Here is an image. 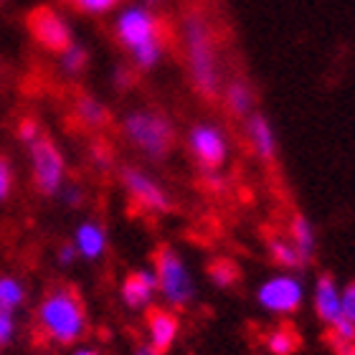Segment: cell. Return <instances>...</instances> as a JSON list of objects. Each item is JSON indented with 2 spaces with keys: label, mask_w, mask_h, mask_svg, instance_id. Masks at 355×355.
<instances>
[{
  "label": "cell",
  "mask_w": 355,
  "mask_h": 355,
  "mask_svg": "<svg viewBox=\"0 0 355 355\" xmlns=\"http://www.w3.org/2000/svg\"><path fill=\"white\" fill-rule=\"evenodd\" d=\"M36 330L56 348H71L89 330V315L82 295L69 284L46 289L36 307Z\"/></svg>",
  "instance_id": "1"
},
{
  "label": "cell",
  "mask_w": 355,
  "mask_h": 355,
  "mask_svg": "<svg viewBox=\"0 0 355 355\" xmlns=\"http://www.w3.org/2000/svg\"><path fill=\"white\" fill-rule=\"evenodd\" d=\"M114 38L122 49L132 53L135 67L150 71L163 59L165 26L148 8H127L114 23Z\"/></svg>",
  "instance_id": "2"
},
{
  "label": "cell",
  "mask_w": 355,
  "mask_h": 355,
  "mask_svg": "<svg viewBox=\"0 0 355 355\" xmlns=\"http://www.w3.org/2000/svg\"><path fill=\"white\" fill-rule=\"evenodd\" d=\"M185 59L191 69V82L203 99L214 102L218 94V69H216V49L211 28L200 13H188L183 21Z\"/></svg>",
  "instance_id": "3"
},
{
  "label": "cell",
  "mask_w": 355,
  "mask_h": 355,
  "mask_svg": "<svg viewBox=\"0 0 355 355\" xmlns=\"http://www.w3.org/2000/svg\"><path fill=\"white\" fill-rule=\"evenodd\" d=\"M127 142L150 160H165L175 145V130L171 119L155 110H132L122 119Z\"/></svg>",
  "instance_id": "4"
},
{
  "label": "cell",
  "mask_w": 355,
  "mask_h": 355,
  "mask_svg": "<svg viewBox=\"0 0 355 355\" xmlns=\"http://www.w3.org/2000/svg\"><path fill=\"white\" fill-rule=\"evenodd\" d=\"M153 274L157 282V295L171 310H183L196 297V284L185 266L183 257L171 244H157L153 252Z\"/></svg>",
  "instance_id": "5"
},
{
  "label": "cell",
  "mask_w": 355,
  "mask_h": 355,
  "mask_svg": "<svg viewBox=\"0 0 355 355\" xmlns=\"http://www.w3.org/2000/svg\"><path fill=\"white\" fill-rule=\"evenodd\" d=\"M31 155V183L41 198H53L59 196L64 183H67V157L61 148L49 137L41 135L38 140L28 145Z\"/></svg>",
  "instance_id": "6"
},
{
  "label": "cell",
  "mask_w": 355,
  "mask_h": 355,
  "mask_svg": "<svg viewBox=\"0 0 355 355\" xmlns=\"http://www.w3.org/2000/svg\"><path fill=\"white\" fill-rule=\"evenodd\" d=\"M26 31L28 36L36 41L44 51L59 56L74 44V33H71V26L67 23V18L56 10L53 6H33L26 13Z\"/></svg>",
  "instance_id": "7"
},
{
  "label": "cell",
  "mask_w": 355,
  "mask_h": 355,
  "mask_svg": "<svg viewBox=\"0 0 355 355\" xmlns=\"http://www.w3.org/2000/svg\"><path fill=\"white\" fill-rule=\"evenodd\" d=\"M119 180L125 185V191L130 193V198H132L142 211H150V214H168L173 208L168 193H165L148 173H142L140 168L125 165V168L119 171Z\"/></svg>",
  "instance_id": "8"
},
{
  "label": "cell",
  "mask_w": 355,
  "mask_h": 355,
  "mask_svg": "<svg viewBox=\"0 0 355 355\" xmlns=\"http://www.w3.org/2000/svg\"><path fill=\"white\" fill-rule=\"evenodd\" d=\"M259 304L266 312L274 315H292L300 310L302 304V284L295 277H272L269 282H264L257 295Z\"/></svg>",
  "instance_id": "9"
},
{
  "label": "cell",
  "mask_w": 355,
  "mask_h": 355,
  "mask_svg": "<svg viewBox=\"0 0 355 355\" xmlns=\"http://www.w3.org/2000/svg\"><path fill=\"white\" fill-rule=\"evenodd\" d=\"M178 333H180V320L175 310L171 307H148L145 310V335H148V345L155 348L157 353H168L175 345Z\"/></svg>",
  "instance_id": "10"
},
{
  "label": "cell",
  "mask_w": 355,
  "mask_h": 355,
  "mask_svg": "<svg viewBox=\"0 0 355 355\" xmlns=\"http://www.w3.org/2000/svg\"><path fill=\"white\" fill-rule=\"evenodd\" d=\"M191 150L200 168L206 171H218L226 160V142H223L221 132L211 125H198L191 130Z\"/></svg>",
  "instance_id": "11"
},
{
  "label": "cell",
  "mask_w": 355,
  "mask_h": 355,
  "mask_svg": "<svg viewBox=\"0 0 355 355\" xmlns=\"http://www.w3.org/2000/svg\"><path fill=\"white\" fill-rule=\"evenodd\" d=\"M157 295V282L153 269H135V272L125 274V279L119 284V297L125 307L130 310H148L153 307Z\"/></svg>",
  "instance_id": "12"
},
{
  "label": "cell",
  "mask_w": 355,
  "mask_h": 355,
  "mask_svg": "<svg viewBox=\"0 0 355 355\" xmlns=\"http://www.w3.org/2000/svg\"><path fill=\"white\" fill-rule=\"evenodd\" d=\"M74 249L79 254V259L96 261L102 259L104 252H107V231L99 221H84L79 223V229L74 231Z\"/></svg>",
  "instance_id": "13"
},
{
  "label": "cell",
  "mask_w": 355,
  "mask_h": 355,
  "mask_svg": "<svg viewBox=\"0 0 355 355\" xmlns=\"http://www.w3.org/2000/svg\"><path fill=\"white\" fill-rule=\"evenodd\" d=\"M315 312H318V318L322 320L327 327L335 325V322L343 318L340 292H338L335 279L330 274H322L318 279V287H315Z\"/></svg>",
  "instance_id": "14"
},
{
  "label": "cell",
  "mask_w": 355,
  "mask_h": 355,
  "mask_svg": "<svg viewBox=\"0 0 355 355\" xmlns=\"http://www.w3.org/2000/svg\"><path fill=\"white\" fill-rule=\"evenodd\" d=\"M74 117L89 130H102L112 122V112L94 94H79L74 99Z\"/></svg>",
  "instance_id": "15"
},
{
  "label": "cell",
  "mask_w": 355,
  "mask_h": 355,
  "mask_svg": "<svg viewBox=\"0 0 355 355\" xmlns=\"http://www.w3.org/2000/svg\"><path fill=\"white\" fill-rule=\"evenodd\" d=\"M287 239L292 241V246L297 249V254L302 257L304 264H307V261L312 259V252H315V236H312V229H310V223L304 221V216H300V214L292 216Z\"/></svg>",
  "instance_id": "16"
},
{
  "label": "cell",
  "mask_w": 355,
  "mask_h": 355,
  "mask_svg": "<svg viewBox=\"0 0 355 355\" xmlns=\"http://www.w3.org/2000/svg\"><path fill=\"white\" fill-rule=\"evenodd\" d=\"M28 300V289L13 274H0V307L18 312Z\"/></svg>",
  "instance_id": "17"
},
{
  "label": "cell",
  "mask_w": 355,
  "mask_h": 355,
  "mask_svg": "<svg viewBox=\"0 0 355 355\" xmlns=\"http://www.w3.org/2000/svg\"><path fill=\"white\" fill-rule=\"evenodd\" d=\"M266 246H269V254H272V259L277 264L287 266V269H297V266H304L302 257L297 254V249L292 246L287 236H282V234H269L266 236Z\"/></svg>",
  "instance_id": "18"
},
{
  "label": "cell",
  "mask_w": 355,
  "mask_h": 355,
  "mask_svg": "<svg viewBox=\"0 0 355 355\" xmlns=\"http://www.w3.org/2000/svg\"><path fill=\"white\" fill-rule=\"evenodd\" d=\"M249 135H252L254 148H257L261 160L272 163L274 160V137H272V132H269V125H266V119L261 117V114L252 117V122H249Z\"/></svg>",
  "instance_id": "19"
},
{
  "label": "cell",
  "mask_w": 355,
  "mask_h": 355,
  "mask_svg": "<svg viewBox=\"0 0 355 355\" xmlns=\"http://www.w3.org/2000/svg\"><path fill=\"white\" fill-rule=\"evenodd\" d=\"M59 67L64 74L69 76H79L84 69L89 67V51L82 44H71L64 53H59Z\"/></svg>",
  "instance_id": "20"
},
{
  "label": "cell",
  "mask_w": 355,
  "mask_h": 355,
  "mask_svg": "<svg viewBox=\"0 0 355 355\" xmlns=\"http://www.w3.org/2000/svg\"><path fill=\"white\" fill-rule=\"evenodd\" d=\"M300 345V338L292 327H277L266 338V348L272 355H292Z\"/></svg>",
  "instance_id": "21"
},
{
  "label": "cell",
  "mask_w": 355,
  "mask_h": 355,
  "mask_svg": "<svg viewBox=\"0 0 355 355\" xmlns=\"http://www.w3.org/2000/svg\"><path fill=\"white\" fill-rule=\"evenodd\" d=\"M226 107L231 110V114L244 117L249 107H252V92L244 82H231L226 89Z\"/></svg>",
  "instance_id": "22"
},
{
  "label": "cell",
  "mask_w": 355,
  "mask_h": 355,
  "mask_svg": "<svg viewBox=\"0 0 355 355\" xmlns=\"http://www.w3.org/2000/svg\"><path fill=\"white\" fill-rule=\"evenodd\" d=\"M208 277H211L216 287H234L239 282V266L231 259H216L208 266Z\"/></svg>",
  "instance_id": "23"
},
{
  "label": "cell",
  "mask_w": 355,
  "mask_h": 355,
  "mask_svg": "<svg viewBox=\"0 0 355 355\" xmlns=\"http://www.w3.org/2000/svg\"><path fill=\"white\" fill-rule=\"evenodd\" d=\"M327 343L333 345L335 353H338L340 348H345V345H353L355 343V325L350 322V320L340 318L335 325H330V330H327Z\"/></svg>",
  "instance_id": "24"
},
{
  "label": "cell",
  "mask_w": 355,
  "mask_h": 355,
  "mask_svg": "<svg viewBox=\"0 0 355 355\" xmlns=\"http://www.w3.org/2000/svg\"><path fill=\"white\" fill-rule=\"evenodd\" d=\"M15 335H18V318H15V312L0 307V348L13 345Z\"/></svg>",
  "instance_id": "25"
},
{
  "label": "cell",
  "mask_w": 355,
  "mask_h": 355,
  "mask_svg": "<svg viewBox=\"0 0 355 355\" xmlns=\"http://www.w3.org/2000/svg\"><path fill=\"white\" fill-rule=\"evenodd\" d=\"M13 185H15L13 163H10V157H8L6 153H0V203H6V200L10 198Z\"/></svg>",
  "instance_id": "26"
},
{
  "label": "cell",
  "mask_w": 355,
  "mask_h": 355,
  "mask_svg": "<svg viewBox=\"0 0 355 355\" xmlns=\"http://www.w3.org/2000/svg\"><path fill=\"white\" fill-rule=\"evenodd\" d=\"M71 6L79 10V13H87V15H104L114 10V8L122 3V0H69Z\"/></svg>",
  "instance_id": "27"
},
{
  "label": "cell",
  "mask_w": 355,
  "mask_h": 355,
  "mask_svg": "<svg viewBox=\"0 0 355 355\" xmlns=\"http://www.w3.org/2000/svg\"><path fill=\"white\" fill-rule=\"evenodd\" d=\"M41 135H44V130H41V122L36 117H21V122H18V140L31 145Z\"/></svg>",
  "instance_id": "28"
},
{
  "label": "cell",
  "mask_w": 355,
  "mask_h": 355,
  "mask_svg": "<svg viewBox=\"0 0 355 355\" xmlns=\"http://www.w3.org/2000/svg\"><path fill=\"white\" fill-rule=\"evenodd\" d=\"M59 196L64 198V203H67L69 208H79L84 203V188L79 183H64Z\"/></svg>",
  "instance_id": "29"
},
{
  "label": "cell",
  "mask_w": 355,
  "mask_h": 355,
  "mask_svg": "<svg viewBox=\"0 0 355 355\" xmlns=\"http://www.w3.org/2000/svg\"><path fill=\"white\" fill-rule=\"evenodd\" d=\"M340 307H343V318L350 320V322L355 325V282H350L348 287L343 289Z\"/></svg>",
  "instance_id": "30"
},
{
  "label": "cell",
  "mask_w": 355,
  "mask_h": 355,
  "mask_svg": "<svg viewBox=\"0 0 355 355\" xmlns=\"http://www.w3.org/2000/svg\"><path fill=\"white\" fill-rule=\"evenodd\" d=\"M56 259H59V264L61 266H71L76 259H79V254H76V249H74V244L69 241V244H61L59 246V254H56Z\"/></svg>",
  "instance_id": "31"
},
{
  "label": "cell",
  "mask_w": 355,
  "mask_h": 355,
  "mask_svg": "<svg viewBox=\"0 0 355 355\" xmlns=\"http://www.w3.org/2000/svg\"><path fill=\"white\" fill-rule=\"evenodd\" d=\"M132 355H163V353H157L155 348H150L148 343H142V345H137V348L132 350Z\"/></svg>",
  "instance_id": "32"
},
{
  "label": "cell",
  "mask_w": 355,
  "mask_h": 355,
  "mask_svg": "<svg viewBox=\"0 0 355 355\" xmlns=\"http://www.w3.org/2000/svg\"><path fill=\"white\" fill-rule=\"evenodd\" d=\"M69 355H99V350L89 348V345H79V348H74Z\"/></svg>",
  "instance_id": "33"
},
{
  "label": "cell",
  "mask_w": 355,
  "mask_h": 355,
  "mask_svg": "<svg viewBox=\"0 0 355 355\" xmlns=\"http://www.w3.org/2000/svg\"><path fill=\"white\" fill-rule=\"evenodd\" d=\"M338 355H355V343L353 345H345V348L338 350Z\"/></svg>",
  "instance_id": "34"
},
{
  "label": "cell",
  "mask_w": 355,
  "mask_h": 355,
  "mask_svg": "<svg viewBox=\"0 0 355 355\" xmlns=\"http://www.w3.org/2000/svg\"><path fill=\"white\" fill-rule=\"evenodd\" d=\"M145 3H148V6H155V3H160V0H145Z\"/></svg>",
  "instance_id": "35"
},
{
  "label": "cell",
  "mask_w": 355,
  "mask_h": 355,
  "mask_svg": "<svg viewBox=\"0 0 355 355\" xmlns=\"http://www.w3.org/2000/svg\"><path fill=\"white\" fill-rule=\"evenodd\" d=\"M0 3H3V0H0Z\"/></svg>",
  "instance_id": "36"
}]
</instances>
